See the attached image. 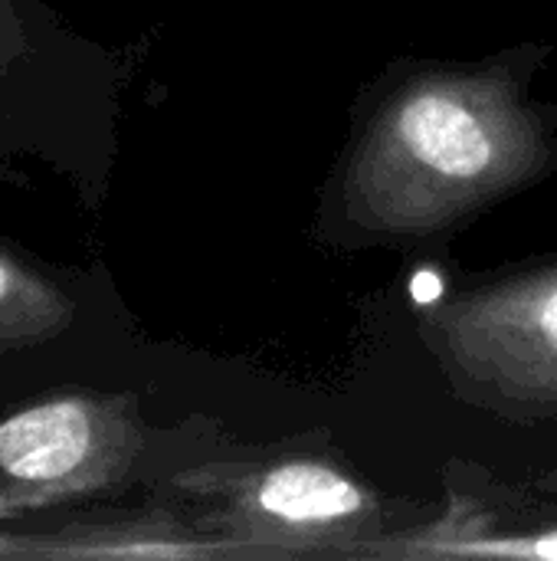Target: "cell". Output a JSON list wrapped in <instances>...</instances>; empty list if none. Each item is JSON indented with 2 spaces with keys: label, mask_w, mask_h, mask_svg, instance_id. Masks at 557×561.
Listing matches in <instances>:
<instances>
[{
  "label": "cell",
  "mask_w": 557,
  "mask_h": 561,
  "mask_svg": "<svg viewBox=\"0 0 557 561\" xmlns=\"http://www.w3.org/2000/svg\"><path fill=\"white\" fill-rule=\"evenodd\" d=\"M552 56L391 59L355 99L315 233L338 250L437 243L557 174V105L532 95Z\"/></svg>",
  "instance_id": "6da1fadb"
},
{
  "label": "cell",
  "mask_w": 557,
  "mask_h": 561,
  "mask_svg": "<svg viewBox=\"0 0 557 561\" xmlns=\"http://www.w3.org/2000/svg\"><path fill=\"white\" fill-rule=\"evenodd\" d=\"M76 319L72 293L0 243V355L59 339Z\"/></svg>",
  "instance_id": "52a82bcc"
},
{
  "label": "cell",
  "mask_w": 557,
  "mask_h": 561,
  "mask_svg": "<svg viewBox=\"0 0 557 561\" xmlns=\"http://www.w3.org/2000/svg\"><path fill=\"white\" fill-rule=\"evenodd\" d=\"M7 552H13V546H7V542H0V556H7Z\"/></svg>",
  "instance_id": "30bf717a"
},
{
  "label": "cell",
  "mask_w": 557,
  "mask_h": 561,
  "mask_svg": "<svg viewBox=\"0 0 557 561\" xmlns=\"http://www.w3.org/2000/svg\"><path fill=\"white\" fill-rule=\"evenodd\" d=\"M423 339L460 398L515 421L557 417V256L450 293Z\"/></svg>",
  "instance_id": "3957f363"
},
{
  "label": "cell",
  "mask_w": 557,
  "mask_h": 561,
  "mask_svg": "<svg viewBox=\"0 0 557 561\" xmlns=\"http://www.w3.org/2000/svg\"><path fill=\"white\" fill-rule=\"evenodd\" d=\"M144 454L131 394L59 391L0 421V477L16 503L108 496Z\"/></svg>",
  "instance_id": "5b68a950"
},
{
  "label": "cell",
  "mask_w": 557,
  "mask_h": 561,
  "mask_svg": "<svg viewBox=\"0 0 557 561\" xmlns=\"http://www.w3.org/2000/svg\"><path fill=\"white\" fill-rule=\"evenodd\" d=\"M171 490L236 559L351 556L384 536L387 506L338 460L282 454L184 470Z\"/></svg>",
  "instance_id": "7a4b0ae2"
},
{
  "label": "cell",
  "mask_w": 557,
  "mask_h": 561,
  "mask_svg": "<svg viewBox=\"0 0 557 561\" xmlns=\"http://www.w3.org/2000/svg\"><path fill=\"white\" fill-rule=\"evenodd\" d=\"M85 56L43 0H0V184L30 187L26 164L43 161L89 191L79 135Z\"/></svg>",
  "instance_id": "277c9868"
},
{
  "label": "cell",
  "mask_w": 557,
  "mask_h": 561,
  "mask_svg": "<svg viewBox=\"0 0 557 561\" xmlns=\"http://www.w3.org/2000/svg\"><path fill=\"white\" fill-rule=\"evenodd\" d=\"M542 486H548V490H557V477H548V480H545Z\"/></svg>",
  "instance_id": "9c48e42d"
},
{
  "label": "cell",
  "mask_w": 557,
  "mask_h": 561,
  "mask_svg": "<svg viewBox=\"0 0 557 561\" xmlns=\"http://www.w3.org/2000/svg\"><path fill=\"white\" fill-rule=\"evenodd\" d=\"M23 556L46 559H236L230 546L204 533L194 519L174 510H144L131 516L72 519L39 542L23 546Z\"/></svg>",
  "instance_id": "8992f818"
},
{
  "label": "cell",
  "mask_w": 557,
  "mask_h": 561,
  "mask_svg": "<svg viewBox=\"0 0 557 561\" xmlns=\"http://www.w3.org/2000/svg\"><path fill=\"white\" fill-rule=\"evenodd\" d=\"M476 559H548L557 561V529L535 536H489Z\"/></svg>",
  "instance_id": "ba28073f"
}]
</instances>
